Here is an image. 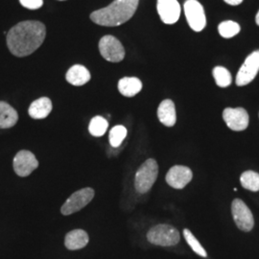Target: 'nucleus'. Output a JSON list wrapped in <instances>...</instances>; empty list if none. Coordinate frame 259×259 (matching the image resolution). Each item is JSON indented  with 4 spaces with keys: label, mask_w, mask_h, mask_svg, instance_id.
<instances>
[{
    "label": "nucleus",
    "mask_w": 259,
    "mask_h": 259,
    "mask_svg": "<svg viewBox=\"0 0 259 259\" xmlns=\"http://www.w3.org/2000/svg\"><path fill=\"white\" fill-rule=\"evenodd\" d=\"M60 1H64V0H60Z\"/></svg>",
    "instance_id": "nucleus-29"
},
{
    "label": "nucleus",
    "mask_w": 259,
    "mask_h": 259,
    "mask_svg": "<svg viewBox=\"0 0 259 259\" xmlns=\"http://www.w3.org/2000/svg\"><path fill=\"white\" fill-rule=\"evenodd\" d=\"M66 81L73 85H83L91 80V73L83 65H75L71 66L65 75Z\"/></svg>",
    "instance_id": "nucleus-15"
},
{
    "label": "nucleus",
    "mask_w": 259,
    "mask_h": 259,
    "mask_svg": "<svg viewBox=\"0 0 259 259\" xmlns=\"http://www.w3.org/2000/svg\"><path fill=\"white\" fill-rule=\"evenodd\" d=\"M185 14L188 25L195 32H201L206 26L204 7L198 0H186Z\"/></svg>",
    "instance_id": "nucleus-7"
},
{
    "label": "nucleus",
    "mask_w": 259,
    "mask_h": 259,
    "mask_svg": "<svg viewBox=\"0 0 259 259\" xmlns=\"http://www.w3.org/2000/svg\"><path fill=\"white\" fill-rule=\"evenodd\" d=\"M19 120L17 111L8 103L0 101V129L14 127Z\"/></svg>",
    "instance_id": "nucleus-18"
},
{
    "label": "nucleus",
    "mask_w": 259,
    "mask_h": 259,
    "mask_svg": "<svg viewBox=\"0 0 259 259\" xmlns=\"http://www.w3.org/2000/svg\"><path fill=\"white\" fill-rule=\"evenodd\" d=\"M255 21H256V24L259 26V11L258 13H257V15H256V18H255Z\"/></svg>",
    "instance_id": "nucleus-28"
},
{
    "label": "nucleus",
    "mask_w": 259,
    "mask_h": 259,
    "mask_svg": "<svg viewBox=\"0 0 259 259\" xmlns=\"http://www.w3.org/2000/svg\"><path fill=\"white\" fill-rule=\"evenodd\" d=\"M14 170L19 177H27L37 169L38 161L33 153L27 150L19 151L14 158Z\"/></svg>",
    "instance_id": "nucleus-11"
},
{
    "label": "nucleus",
    "mask_w": 259,
    "mask_h": 259,
    "mask_svg": "<svg viewBox=\"0 0 259 259\" xmlns=\"http://www.w3.org/2000/svg\"><path fill=\"white\" fill-rule=\"evenodd\" d=\"M157 175L158 165L157 161L153 158H149L140 165L136 173L135 187L137 191L141 194L147 193L157 181Z\"/></svg>",
    "instance_id": "nucleus-3"
},
{
    "label": "nucleus",
    "mask_w": 259,
    "mask_h": 259,
    "mask_svg": "<svg viewBox=\"0 0 259 259\" xmlns=\"http://www.w3.org/2000/svg\"><path fill=\"white\" fill-rule=\"evenodd\" d=\"M193 178L190 168L183 165H175L170 168L166 175L168 185L176 189H183L188 185Z\"/></svg>",
    "instance_id": "nucleus-13"
},
{
    "label": "nucleus",
    "mask_w": 259,
    "mask_h": 259,
    "mask_svg": "<svg viewBox=\"0 0 259 259\" xmlns=\"http://www.w3.org/2000/svg\"><path fill=\"white\" fill-rule=\"evenodd\" d=\"M52 111V102L47 97L38 98L29 107L28 113L34 119H44Z\"/></svg>",
    "instance_id": "nucleus-16"
},
{
    "label": "nucleus",
    "mask_w": 259,
    "mask_h": 259,
    "mask_svg": "<svg viewBox=\"0 0 259 259\" xmlns=\"http://www.w3.org/2000/svg\"><path fill=\"white\" fill-rule=\"evenodd\" d=\"M184 236H185L187 244L190 246V248L194 250L198 255H200L202 257L207 256V253L204 250V247L200 244V242L195 237L192 232H190L189 230L185 229V230H184Z\"/></svg>",
    "instance_id": "nucleus-25"
},
{
    "label": "nucleus",
    "mask_w": 259,
    "mask_h": 259,
    "mask_svg": "<svg viewBox=\"0 0 259 259\" xmlns=\"http://www.w3.org/2000/svg\"><path fill=\"white\" fill-rule=\"evenodd\" d=\"M147 239L151 244L161 246V247H170L175 246L181 239L180 232L174 227L160 224L153 227L147 232Z\"/></svg>",
    "instance_id": "nucleus-4"
},
{
    "label": "nucleus",
    "mask_w": 259,
    "mask_h": 259,
    "mask_svg": "<svg viewBox=\"0 0 259 259\" xmlns=\"http://www.w3.org/2000/svg\"><path fill=\"white\" fill-rule=\"evenodd\" d=\"M127 129L122 125L113 127L110 132V144L114 148L119 147L123 140L127 137Z\"/></svg>",
    "instance_id": "nucleus-24"
},
{
    "label": "nucleus",
    "mask_w": 259,
    "mask_h": 259,
    "mask_svg": "<svg viewBox=\"0 0 259 259\" xmlns=\"http://www.w3.org/2000/svg\"><path fill=\"white\" fill-rule=\"evenodd\" d=\"M47 29L37 20L21 21L11 28L7 34V47L16 57H26L37 50L45 41Z\"/></svg>",
    "instance_id": "nucleus-1"
},
{
    "label": "nucleus",
    "mask_w": 259,
    "mask_h": 259,
    "mask_svg": "<svg viewBox=\"0 0 259 259\" xmlns=\"http://www.w3.org/2000/svg\"><path fill=\"white\" fill-rule=\"evenodd\" d=\"M89 241L90 238L87 232L83 230H74L66 234L65 245L68 250H80L88 245Z\"/></svg>",
    "instance_id": "nucleus-17"
},
{
    "label": "nucleus",
    "mask_w": 259,
    "mask_h": 259,
    "mask_svg": "<svg viewBox=\"0 0 259 259\" xmlns=\"http://www.w3.org/2000/svg\"><path fill=\"white\" fill-rule=\"evenodd\" d=\"M139 3V0H114L109 6L92 13L91 19L101 26H119L133 18Z\"/></svg>",
    "instance_id": "nucleus-2"
},
{
    "label": "nucleus",
    "mask_w": 259,
    "mask_h": 259,
    "mask_svg": "<svg viewBox=\"0 0 259 259\" xmlns=\"http://www.w3.org/2000/svg\"><path fill=\"white\" fill-rule=\"evenodd\" d=\"M226 3H228V4H230V5H232V6H236V5H239L241 4L242 2H243V0H224Z\"/></svg>",
    "instance_id": "nucleus-27"
},
{
    "label": "nucleus",
    "mask_w": 259,
    "mask_h": 259,
    "mask_svg": "<svg viewBox=\"0 0 259 259\" xmlns=\"http://www.w3.org/2000/svg\"><path fill=\"white\" fill-rule=\"evenodd\" d=\"M157 13L165 24H174L181 17V5L177 0H157Z\"/></svg>",
    "instance_id": "nucleus-12"
},
{
    "label": "nucleus",
    "mask_w": 259,
    "mask_h": 259,
    "mask_svg": "<svg viewBox=\"0 0 259 259\" xmlns=\"http://www.w3.org/2000/svg\"><path fill=\"white\" fill-rule=\"evenodd\" d=\"M218 32L223 37L231 38L240 32V25L235 21L227 20L219 24Z\"/></svg>",
    "instance_id": "nucleus-23"
},
{
    "label": "nucleus",
    "mask_w": 259,
    "mask_h": 259,
    "mask_svg": "<svg viewBox=\"0 0 259 259\" xmlns=\"http://www.w3.org/2000/svg\"><path fill=\"white\" fill-rule=\"evenodd\" d=\"M212 74L218 87L227 88L231 85L232 81V74L226 67L216 66L213 69Z\"/></svg>",
    "instance_id": "nucleus-21"
},
{
    "label": "nucleus",
    "mask_w": 259,
    "mask_h": 259,
    "mask_svg": "<svg viewBox=\"0 0 259 259\" xmlns=\"http://www.w3.org/2000/svg\"><path fill=\"white\" fill-rule=\"evenodd\" d=\"M109 127V123L102 116H95L93 117L90 126H89V131L91 135L93 137H102L105 135Z\"/></svg>",
    "instance_id": "nucleus-22"
},
{
    "label": "nucleus",
    "mask_w": 259,
    "mask_h": 259,
    "mask_svg": "<svg viewBox=\"0 0 259 259\" xmlns=\"http://www.w3.org/2000/svg\"><path fill=\"white\" fill-rule=\"evenodd\" d=\"M94 197V190L93 188L87 187L80 189L71 195L63 204L61 212L63 215H70L81 210L85 205L90 204Z\"/></svg>",
    "instance_id": "nucleus-5"
},
{
    "label": "nucleus",
    "mask_w": 259,
    "mask_h": 259,
    "mask_svg": "<svg viewBox=\"0 0 259 259\" xmlns=\"http://www.w3.org/2000/svg\"><path fill=\"white\" fill-rule=\"evenodd\" d=\"M142 90V83L136 77H124L118 82L119 93L126 97H133Z\"/></svg>",
    "instance_id": "nucleus-19"
},
{
    "label": "nucleus",
    "mask_w": 259,
    "mask_h": 259,
    "mask_svg": "<svg viewBox=\"0 0 259 259\" xmlns=\"http://www.w3.org/2000/svg\"><path fill=\"white\" fill-rule=\"evenodd\" d=\"M227 126L234 132H241L249 126V114L243 108H227L223 111Z\"/></svg>",
    "instance_id": "nucleus-10"
},
{
    "label": "nucleus",
    "mask_w": 259,
    "mask_h": 259,
    "mask_svg": "<svg viewBox=\"0 0 259 259\" xmlns=\"http://www.w3.org/2000/svg\"><path fill=\"white\" fill-rule=\"evenodd\" d=\"M20 4L29 10H37L44 5V0H19Z\"/></svg>",
    "instance_id": "nucleus-26"
},
{
    "label": "nucleus",
    "mask_w": 259,
    "mask_h": 259,
    "mask_svg": "<svg viewBox=\"0 0 259 259\" xmlns=\"http://www.w3.org/2000/svg\"><path fill=\"white\" fill-rule=\"evenodd\" d=\"M241 185L245 188L252 192L259 191V174L248 170L244 172L240 177Z\"/></svg>",
    "instance_id": "nucleus-20"
},
{
    "label": "nucleus",
    "mask_w": 259,
    "mask_h": 259,
    "mask_svg": "<svg viewBox=\"0 0 259 259\" xmlns=\"http://www.w3.org/2000/svg\"><path fill=\"white\" fill-rule=\"evenodd\" d=\"M99 51L103 58L111 63H119L125 57L124 47L113 36H105L100 39Z\"/></svg>",
    "instance_id": "nucleus-8"
},
{
    "label": "nucleus",
    "mask_w": 259,
    "mask_h": 259,
    "mask_svg": "<svg viewBox=\"0 0 259 259\" xmlns=\"http://www.w3.org/2000/svg\"><path fill=\"white\" fill-rule=\"evenodd\" d=\"M259 71V51H254L245 60L236 75V84L247 85L256 77Z\"/></svg>",
    "instance_id": "nucleus-9"
},
{
    "label": "nucleus",
    "mask_w": 259,
    "mask_h": 259,
    "mask_svg": "<svg viewBox=\"0 0 259 259\" xmlns=\"http://www.w3.org/2000/svg\"><path fill=\"white\" fill-rule=\"evenodd\" d=\"M233 220L242 232H249L254 227L253 215L248 205L240 199H234L232 204Z\"/></svg>",
    "instance_id": "nucleus-6"
},
{
    "label": "nucleus",
    "mask_w": 259,
    "mask_h": 259,
    "mask_svg": "<svg viewBox=\"0 0 259 259\" xmlns=\"http://www.w3.org/2000/svg\"><path fill=\"white\" fill-rule=\"evenodd\" d=\"M157 117L166 127H173L176 124V108L172 100L165 99L160 103L157 109Z\"/></svg>",
    "instance_id": "nucleus-14"
}]
</instances>
